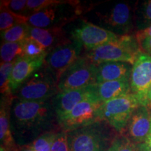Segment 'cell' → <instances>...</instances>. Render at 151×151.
Masks as SVG:
<instances>
[{
	"instance_id": "obj_21",
	"label": "cell",
	"mask_w": 151,
	"mask_h": 151,
	"mask_svg": "<svg viewBox=\"0 0 151 151\" xmlns=\"http://www.w3.org/2000/svg\"><path fill=\"white\" fill-rule=\"evenodd\" d=\"M29 16L18 15L11 12L1 6L0 9V31L1 32L10 29L18 24L28 23Z\"/></svg>"
},
{
	"instance_id": "obj_1",
	"label": "cell",
	"mask_w": 151,
	"mask_h": 151,
	"mask_svg": "<svg viewBox=\"0 0 151 151\" xmlns=\"http://www.w3.org/2000/svg\"><path fill=\"white\" fill-rule=\"evenodd\" d=\"M52 98L41 101L14 98L11 109V127L18 146L30 144L44 132L53 130L51 127L58 122V118Z\"/></svg>"
},
{
	"instance_id": "obj_32",
	"label": "cell",
	"mask_w": 151,
	"mask_h": 151,
	"mask_svg": "<svg viewBox=\"0 0 151 151\" xmlns=\"http://www.w3.org/2000/svg\"><path fill=\"white\" fill-rule=\"evenodd\" d=\"M139 46L143 52L151 56V38H148L141 41L139 42Z\"/></svg>"
},
{
	"instance_id": "obj_17",
	"label": "cell",
	"mask_w": 151,
	"mask_h": 151,
	"mask_svg": "<svg viewBox=\"0 0 151 151\" xmlns=\"http://www.w3.org/2000/svg\"><path fill=\"white\" fill-rule=\"evenodd\" d=\"M132 65L120 62H106L97 65V84L107 81L129 80Z\"/></svg>"
},
{
	"instance_id": "obj_16",
	"label": "cell",
	"mask_w": 151,
	"mask_h": 151,
	"mask_svg": "<svg viewBox=\"0 0 151 151\" xmlns=\"http://www.w3.org/2000/svg\"><path fill=\"white\" fill-rule=\"evenodd\" d=\"M45 58L31 59L22 56L16 60L10 76V88L13 94L38 69L43 67Z\"/></svg>"
},
{
	"instance_id": "obj_30",
	"label": "cell",
	"mask_w": 151,
	"mask_h": 151,
	"mask_svg": "<svg viewBox=\"0 0 151 151\" xmlns=\"http://www.w3.org/2000/svg\"><path fill=\"white\" fill-rule=\"evenodd\" d=\"M51 151H69L67 132L61 130L57 132L52 144Z\"/></svg>"
},
{
	"instance_id": "obj_2",
	"label": "cell",
	"mask_w": 151,
	"mask_h": 151,
	"mask_svg": "<svg viewBox=\"0 0 151 151\" xmlns=\"http://www.w3.org/2000/svg\"><path fill=\"white\" fill-rule=\"evenodd\" d=\"M115 131L101 120L67 132L69 151H108L117 136Z\"/></svg>"
},
{
	"instance_id": "obj_31",
	"label": "cell",
	"mask_w": 151,
	"mask_h": 151,
	"mask_svg": "<svg viewBox=\"0 0 151 151\" xmlns=\"http://www.w3.org/2000/svg\"><path fill=\"white\" fill-rule=\"evenodd\" d=\"M134 36L139 43L141 41L144 40V39L151 38V25L146 28V29L137 31L134 34Z\"/></svg>"
},
{
	"instance_id": "obj_8",
	"label": "cell",
	"mask_w": 151,
	"mask_h": 151,
	"mask_svg": "<svg viewBox=\"0 0 151 151\" xmlns=\"http://www.w3.org/2000/svg\"><path fill=\"white\" fill-rule=\"evenodd\" d=\"M83 45L70 37L65 43L48 50L43 67L55 77L58 82L62 73L81 57Z\"/></svg>"
},
{
	"instance_id": "obj_9",
	"label": "cell",
	"mask_w": 151,
	"mask_h": 151,
	"mask_svg": "<svg viewBox=\"0 0 151 151\" xmlns=\"http://www.w3.org/2000/svg\"><path fill=\"white\" fill-rule=\"evenodd\" d=\"M97 84V65L85 56L62 73L58 81L59 92L78 89Z\"/></svg>"
},
{
	"instance_id": "obj_23",
	"label": "cell",
	"mask_w": 151,
	"mask_h": 151,
	"mask_svg": "<svg viewBox=\"0 0 151 151\" xmlns=\"http://www.w3.org/2000/svg\"><path fill=\"white\" fill-rule=\"evenodd\" d=\"M0 55L1 62L2 63L16 61L17 59L23 55L22 41L16 43L1 41Z\"/></svg>"
},
{
	"instance_id": "obj_7",
	"label": "cell",
	"mask_w": 151,
	"mask_h": 151,
	"mask_svg": "<svg viewBox=\"0 0 151 151\" xmlns=\"http://www.w3.org/2000/svg\"><path fill=\"white\" fill-rule=\"evenodd\" d=\"M134 7L128 2H119L95 15L99 27L118 36L131 35L134 27Z\"/></svg>"
},
{
	"instance_id": "obj_6",
	"label": "cell",
	"mask_w": 151,
	"mask_h": 151,
	"mask_svg": "<svg viewBox=\"0 0 151 151\" xmlns=\"http://www.w3.org/2000/svg\"><path fill=\"white\" fill-rule=\"evenodd\" d=\"M140 106L137 97L132 93L104 101L100 108L101 120L119 134L124 135L132 113Z\"/></svg>"
},
{
	"instance_id": "obj_25",
	"label": "cell",
	"mask_w": 151,
	"mask_h": 151,
	"mask_svg": "<svg viewBox=\"0 0 151 151\" xmlns=\"http://www.w3.org/2000/svg\"><path fill=\"white\" fill-rule=\"evenodd\" d=\"M108 151H146L144 144L136 143L124 135H117Z\"/></svg>"
},
{
	"instance_id": "obj_18",
	"label": "cell",
	"mask_w": 151,
	"mask_h": 151,
	"mask_svg": "<svg viewBox=\"0 0 151 151\" xmlns=\"http://www.w3.org/2000/svg\"><path fill=\"white\" fill-rule=\"evenodd\" d=\"M29 37L44 46L47 50L65 43L70 37H67L63 27L37 28L30 27Z\"/></svg>"
},
{
	"instance_id": "obj_15",
	"label": "cell",
	"mask_w": 151,
	"mask_h": 151,
	"mask_svg": "<svg viewBox=\"0 0 151 151\" xmlns=\"http://www.w3.org/2000/svg\"><path fill=\"white\" fill-rule=\"evenodd\" d=\"M14 100V94L1 96L0 104V141L1 151H19L11 127V109Z\"/></svg>"
},
{
	"instance_id": "obj_29",
	"label": "cell",
	"mask_w": 151,
	"mask_h": 151,
	"mask_svg": "<svg viewBox=\"0 0 151 151\" xmlns=\"http://www.w3.org/2000/svg\"><path fill=\"white\" fill-rule=\"evenodd\" d=\"M27 1L26 0L1 1V6L9 9L11 12L18 15L28 16L27 13Z\"/></svg>"
},
{
	"instance_id": "obj_3",
	"label": "cell",
	"mask_w": 151,
	"mask_h": 151,
	"mask_svg": "<svg viewBox=\"0 0 151 151\" xmlns=\"http://www.w3.org/2000/svg\"><path fill=\"white\" fill-rule=\"evenodd\" d=\"M141 52L134 35L119 36L116 40L91 50L84 55L94 65L106 62H120L133 65Z\"/></svg>"
},
{
	"instance_id": "obj_35",
	"label": "cell",
	"mask_w": 151,
	"mask_h": 151,
	"mask_svg": "<svg viewBox=\"0 0 151 151\" xmlns=\"http://www.w3.org/2000/svg\"><path fill=\"white\" fill-rule=\"evenodd\" d=\"M19 151H35L34 149L32 148L29 144L24 145V146H20V150Z\"/></svg>"
},
{
	"instance_id": "obj_27",
	"label": "cell",
	"mask_w": 151,
	"mask_h": 151,
	"mask_svg": "<svg viewBox=\"0 0 151 151\" xmlns=\"http://www.w3.org/2000/svg\"><path fill=\"white\" fill-rule=\"evenodd\" d=\"M56 133L54 130L44 132L29 145L35 151H51L52 144Z\"/></svg>"
},
{
	"instance_id": "obj_24",
	"label": "cell",
	"mask_w": 151,
	"mask_h": 151,
	"mask_svg": "<svg viewBox=\"0 0 151 151\" xmlns=\"http://www.w3.org/2000/svg\"><path fill=\"white\" fill-rule=\"evenodd\" d=\"M23 55L31 59L46 58L48 50L37 41L31 37H27L22 41Z\"/></svg>"
},
{
	"instance_id": "obj_11",
	"label": "cell",
	"mask_w": 151,
	"mask_h": 151,
	"mask_svg": "<svg viewBox=\"0 0 151 151\" xmlns=\"http://www.w3.org/2000/svg\"><path fill=\"white\" fill-rule=\"evenodd\" d=\"M131 93L137 97L141 106H147L148 92L151 86V56L141 52L134 65L129 78Z\"/></svg>"
},
{
	"instance_id": "obj_14",
	"label": "cell",
	"mask_w": 151,
	"mask_h": 151,
	"mask_svg": "<svg viewBox=\"0 0 151 151\" xmlns=\"http://www.w3.org/2000/svg\"><path fill=\"white\" fill-rule=\"evenodd\" d=\"M151 129V111L140 106L132 113L124 135L136 143L145 142Z\"/></svg>"
},
{
	"instance_id": "obj_22",
	"label": "cell",
	"mask_w": 151,
	"mask_h": 151,
	"mask_svg": "<svg viewBox=\"0 0 151 151\" xmlns=\"http://www.w3.org/2000/svg\"><path fill=\"white\" fill-rule=\"evenodd\" d=\"M30 26L28 23L18 24L10 29L1 32L2 41L5 42H21L29 36Z\"/></svg>"
},
{
	"instance_id": "obj_34",
	"label": "cell",
	"mask_w": 151,
	"mask_h": 151,
	"mask_svg": "<svg viewBox=\"0 0 151 151\" xmlns=\"http://www.w3.org/2000/svg\"><path fill=\"white\" fill-rule=\"evenodd\" d=\"M147 107L151 111V86L148 92V99H147Z\"/></svg>"
},
{
	"instance_id": "obj_4",
	"label": "cell",
	"mask_w": 151,
	"mask_h": 151,
	"mask_svg": "<svg viewBox=\"0 0 151 151\" xmlns=\"http://www.w3.org/2000/svg\"><path fill=\"white\" fill-rule=\"evenodd\" d=\"M83 8L78 1H60L59 3L31 15L28 24L30 27L50 28L64 27L82 14Z\"/></svg>"
},
{
	"instance_id": "obj_19",
	"label": "cell",
	"mask_w": 151,
	"mask_h": 151,
	"mask_svg": "<svg viewBox=\"0 0 151 151\" xmlns=\"http://www.w3.org/2000/svg\"><path fill=\"white\" fill-rule=\"evenodd\" d=\"M97 95L101 102L131 93L129 80H118L96 85Z\"/></svg>"
},
{
	"instance_id": "obj_10",
	"label": "cell",
	"mask_w": 151,
	"mask_h": 151,
	"mask_svg": "<svg viewBox=\"0 0 151 151\" xmlns=\"http://www.w3.org/2000/svg\"><path fill=\"white\" fill-rule=\"evenodd\" d=\"M101 104L102 102L97 99L82 101L67 115L58 119V126L61 130L69 132L101 121L100 112Z\"/></svg>"
},
{
	"instance_id": "obj_5",
	"label": "cell",
	"mask_w": 151,
	"mask_h": 151,
	"mask_svg": "<svg viewBox=\"0 0 151 151\" xmlns=\"http://www.w3.org/2000/svg\"><path fill=\"white\" fill-rule=\"evenodd\" d=\"M58 85L55 77L43 66L20 86L14 96L24 101L51 99L59 92Z\"/></svg>"
},
{
	"instance_id": "obj_12",
	"label": "cell",
	"mask_w": 151,
	"mask_h": 151,
	"mask_svg": "<svg viewBox=\"0 0 151 151\" xmlns=\"http://www.w3.org/2000/svg\"><path fill=\"white\" fill-rule=\"evenodd\" d=\"M71 37L78 40L86 50H91L116 40L119 36L99 25L82 20L71 31Z\"/></svg>"
},
{
	"instance_id": "obj_28",
	"label": "cell",
	"mask_w": 151,
	"mask_h": 151,
	"mask_svg": "<svg viewBox=\"0 0 151 151\" xmlns=\"http://www.w3.org/2000/svg\"><path fill=\"white\" fill-rule=\"evenodd\" d=\"M60 0H28L27 4V16H30L35 13L57 4Z\"/></svg>"
},
{
	"instance_id": "obj_33",
	"label": "cell",
	"mask_w": 151,
	"mask_h": 151,
	"mask_svg": "<svg viewBox=\"0 0 151 151\" xmlns=\"http://www.w3.org/2000/svg\"><path fill=\"white\" fill-rule=\"evenodd\" d=\"M143 144L146 151H151V129Z\"/></svg>"
},
{
	"instance_id": "obj_13",
	"label": "cell",
	"mask_w": 151,
	"mask_h": 151,
	"mask_svg": "<svg viewBox=\"0 0 151 151\" xmlns=\"http://www.w3.org/2000/svg\"><path fill=\"white\" fill-rule=\"evenodd\" d=\"M96 85L58 92L52 98L58 120L67 115L82 101L88 99H99L97 95Z\"/></svg>"
},
{
	"instance_id": "obj_20",
	"label": "cell",
	"mask_w": 151,
	"mask_h": 151,
	"mask_svg": "<svg viewBox=\"0 0 151 151\" xmlns=\"http://www.w3.org/2000/svg\"><path fill=\"white\" fill-rule=\"evenodd\" d=\"M134 22L137 31L151 25V0L136 4L134 9Z\"/></svg>"
},
{
	"instance_id": "obj_26",
	"label": "cell",
	"mask_w": 151,
	"mask_h": 151,
	"mask_svg": "<svg viewBox=\"0 0 151 151\" xmlns=\"http://www.w3.org/2000/svg\"><path fill=\"white\" fill-rule=\"evenodd\" d=\"M16 61L2 63L0 66V89L1 96L13 94L10 88V76Z\"/></svg>"
}]
</instances>
